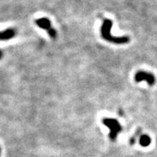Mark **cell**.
Returning <instances> with one entry per match:
<instances>
[{
	"instance_id": "8",
	"label": "cell",
	"mask_w": 157,
	"mask_h": 157,
	"mask_svg": "<svg viewBox=\"0 0 157 157\" xmlns=\"http://www.w3.org/2000/svg\"><path fill=\"white\" fill-rule=\"evenodd\" d=\"M0 151H1V150H0Z\"/></svg>"
},
{
	"instance_id": "2",
	"label": "cell",
	"mask_w": 157,
	"mask_h": 157,
	"mask_svg": "<svg viewBox=\"0 0 157 157\" xmlns=\"http://www.w3.org/2000/svg\"><path fill=\"white\" fill-rule=\"evenodd\" d=\"M103 124L108 127L110 130L109 138L114 141L117 138L119 133L122 131V126L120 125L117 120L116 119H110V118H105L103 120Z\"/></svg>"
},
{
	"instance_id": "4",
	"label": "cell",
	"mask_w": 157,
	"mask_h": 157,
	"mask_svg": "<svg viewBox=\"0 0 157 157\" xmlns=\"http://www.w3.org/2000/svg\"><path fill=\"white\" fill-rule=\"evenodd\" d=\"M135 80L136 82H141V81H147V84L150 86L155 84V78L154 75L151 73L146 72V71H138L135 75Z\"/></svg>"
},
{
	"instance_id": "3",
	"label": "cell",
	"mask_w": 157,
	"mask_h": 157,
	"mask_svg": "<svg viewBox=\"0 0 157 157\" xmlns=\"http://www.w3.org/2000/svg\"><path fill=\"white\" fill-rule=\"evenodd\" d=\"M35 23L37 24L38 27L47 31L52 39H56L57 37V32H56V29L52 27V23L48 18H40V19H36Z\"/></svg>"
},
{
	"instance_id": "5",
	"label": "cell",
	"mask_w": 157,
	"mask_h": 157,
	"mask_svg": "<svg viewBox=\"0 0 157 157\" xmlns=\"http://www.w3.org/2000/svg\"><path fill=\"white\" fill-rule=\"evenodd\" d=\"M16 35L15 30L12 28H9L3 31H0V41H5L12 39Z\"/></svg>"
},
{
	"instance_id": "7",
	"label": "cell",
	"mask_w": 157,
	"mask_h": 157,
	"mask_svg": "<svg viewBox=\"0 0 157 157\" xmlns=\"http://www.w3.org/2000/svg\"><path fill=\"white\" fill-rule=\"evenodd\" d=\"M2 52L0 51V59H2Z\"/></svg>"
},
{
	"instance_id": "6",
	"label": "cell",
	"mask_w": 157,
	"mask_h": 157,
	"mask_svg": "<svg viewBox=\"0 0 157 157\" xmlns=\"http://www.w3.org/2000/svg\"><path fill=\"white\" fill-rule=\"evenodd\" d=\"M140 144L143 147H147L151 144V138L147 135H142L140 137Z\"/></svg>"
},
{
	"instance_id": "1",
	"label": "cell",
	"mask_w": 157,
	"mask_h": 157,
	"mask_svg": "<svg viewBox=\"0 0 157 157\" xmlns=\"http://www.w3.org/2000/svg\"><path fill=\"white\" fill-rule=\"evenodd\" d=\"M112 20L110 19H104L103 25L101 27V35L103 39L107 41L116 44H125L130 41V39L128 36H122V37H115L111 34V30L112 27Z\"/></svg>"
}]
</instances>
